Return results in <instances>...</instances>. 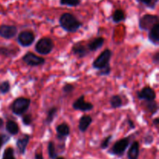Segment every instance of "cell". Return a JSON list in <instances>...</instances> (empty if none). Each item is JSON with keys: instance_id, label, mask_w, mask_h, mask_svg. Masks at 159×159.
<instances>
[{"instance_id": "7402d4cb", "label": "cell", "mask_w": 159, "mask_h": 159, "mask_svg": "<svg viewBox=\"0 0 159 159\" xmlns=\"http://www.w3.org/2000/svg\"><path fill=\"white\" fill-rule=\"evenodd\" d=\"M57 112H58V108L57 107H54V106L48 109V111H47L46 117H45L44 120V123L47 125H51V123L55 119Z\"/></svg>"}, {"instance_id": "52a82bcc", "label": "cell", "mask_w": 159, "mask_h": 159, "mask_svg": "<svg viewBox=\"0 0 159 159\" xmlns=\"http://www.w3.org/2000/svg\"><path fill=\"white\" fill-rule=\"evenodd\" d=\"M16 42L23 48H29L34 43L36 36L30 30H24L17 34Z\"/></svg>"}, {"instance_id": "5bb4252c", "label": "cell", "mask_w": 159, "mask_h": 159, "mask_svg": "<svg viewBox=\"0 0 159 159\" xmlns=\"http://www.w3.org/2000/svg\"><path fill=\"white\" fill-rule=\"evenodd\" d=\"M30 140V136L29 134H24L21 138H19L16 140V145L18 152L20 155H24L26 153V148H27L28 144Z\"/></svg>"}, {"instance_id": "d6a6232c", "label": "cell", "mask_w": 159, "mask_h": 159, "mask_svg": "<svg viewBox=\"0 0 159 159\" xmlns=\"http://www.w3.org/2000/svg\"><path fill=\"white\" fill-rule=\"evenodd\" d=\"M112 138H113V135H112V134L108 135L107 138H104V139L102 140V141L101 142V144H100L101 149H103V150H105V149L108 148V147H109V145H110V141H111Z\"/></svg>"}, {"instance_id": "83f0119b", "label": "cell", "mask_w": 159, "mask_h": 159, "mask_svg": "<svg viewBox=\"0 0 159 159\" xmlns=\"http://www.w3.org/2000/svg\"><path fill=\"white\" fill-rule=\"evenodd\" d=\"M11 85L9 81H3L0 83V93L2 95H6L10 92Z\"/></svg>"}, {"instance_id": "9c48e42d", "label": "cell", "mask_w": 159, "mask_h": 159, "mask_svg": "<svg viewBox=\"0 0 159 159\" xmlns=\"http://www.w3.org/2000/svg\"><path fill=\"white\" fill-rule=\"evenodd\" d=\"M71 54L75 56L78 58L81 59L86 57L89 54V51L88 50L86 43L83 40L77 41L71 47Z\"/></svg>"}, {"instance_id": "d4e9b609", "label": "cell", "mask_w": 159, "mask_h": 159, "mask_svg": "<svg viewBox=\"0 0 159 159\" xmlns=\"http://www.w3.org/2000/svg\"><path fill=\"white\" fill-rule=\"evenodd\" d=\"M159 0H136L137 2L150 9H155L158 5Z\"/></svg>"}, {"instance_id": "4dcf8cb0", "label": "cell", "mask_w": 159, "mask_h": 159, "mask_svg": "<svg viewBox=\"0 0 159 159\" xmlns=\"http://www.w3.org/2000/svg\"><path fill=\"white\" fill-rule=\"evenodd\" d=\"M22 123L24 126H30L33 123V116L31 113H24L22 115Z\"/></svg>"}, {"instance_id": "30bf717a", "label": "cell", "mask_w": 159, "mask_h": 159, "mask_svg": "<svg viewBox=\"0 0 159 159\" xmlns=\"http://www.w3.org/2000/svg\"><path fill=\"white\" fill-rule=\"evenodd\" d=\"M85 95H82L78 99H76L72 103V108L75 110H79L81 112H89L93 110L94 106L92 102H87L85 99Z\"/></svg>"}, {"instance_id": "2e32d148", "label": "cell", "mask_w": 159, "mask_h": 159, "mask_svg": "<svg viewBox=\"0 0 159 159\" xmlns=\"http://www.w3.org/2000/svg\"><path fill=\"white\" fill-rule=\"evenodd\" d=\"M93 117H92L90 115H82L79 120V125H78L79 130H80L82 133H85V132L88 130L89 127H90V125H91L92 123H93Z\"/></svg>"}, {"instance_id": "60d3db41", "label": "cell", "mask_w": 159, "mask_h": 159, "mask_svg": "<svg viewBox=\"0 0 159 159\" xmlns=\"http://www.w3.org/2000/svg\"><path fill=\"white\" fill-rule=\"evenodd\" d=\"M54 159H65V158H63V157H61V156H57Z\"/></svg>"}, {"instance_id": "ab89813d", "label": "cell", "mask_w": 159, "mask_h": 159, "mask_svg": "<svg viewBox=\"0 0 159 159\" xmlns=\"http://www.w3.org/2000/svg\"><path fill=\"white\" fill-rule=\"evenodd\" d=\"M3 124H4V120H3L2 118L0 117V128H1V127H2Z\"/></svg>"}, {"instance_id": "7a4b0ae2", "label": "cell", "mask_w": 159, "mask_h": 159, "mask_svg": "<svg viewBox=\"0 0 159 159\" xmlns=\"http://www.w3.org/2000/svg\"><path fill=\"white\" fill-rule=\"evenodd\" d=\"M30 104L31 99L30 98L20 96L12 101V102L9 106V109L14 115L17 116H21L29 110Z\"/></svg>"}, {"instance_id": "8fae6325", "label": "cell", "mask_w": 159, "mask_h": 159, "mask_svg": "<svg viewBox=\"0 0 159 159\" xmlns=\"http://www.w3.org/2000/svg\"><path fill=\"white\" fill-rule=\"evenodd\" d=\"M18 34V28L15 25H0V37L6 40L14 38Z\"/></svg>"}, {"instance_id": "484cf974", "label": "cell", "mask_w": 159, "mask_h": 159, "mask_svg": "<svg viewBox=\"0 0 159 159\" xmlns=\"http://www.w3.org/2000/svg\"><path fill=\"white\" fill-rule=\"evenodd\" d=\"M82 0H60L59 3L61 6H68V7H77L80 6Z\"/></svg>"}, {"instance_id": "603a6c76", "label": "cell", "mask_w": 159, "mask_h": 159, "mask_svg": "<svg viewBox=\"0 0 159 159\" xmlns=\"http://www.w3.org/2000/svg\"><path fill=\"white\" fill-rule=\"evenodd\" d=\"M111 18L113 23L117 24V23H121V22H124L127 18V16H126L125 12L123 9H116L112 14Z\"/></svg>"}, {"instance_id": "4316f807", "label": "cell", "mask_w": 159, "mask_h": 159, "mask_svg": "<svg viewBox=\"0 0 159 159\" xmlns=\"http://www.w3.org/2000/svg\"><path fill=\"white\" fill-rule=\"evenodd\" d=\"M48 156L51 159H54L57 156V153L56 152L55 144L53 141H49L48 144Z\"/></svg>"}, {"instance_id": "e575fe53", "label": "cell", "mask_w": 159, "mask_h": 159, "mask_svg": "<svg viewBox=\"0 0 159 159\" xmlns=\"http://www.w3.org/2000/svg\"><path fill=\"white\" fill-rule=\"evenodd\" d=\"M144 144L149 145V144H152L154 141V137L152 134H147L144 137Z\"/></svg>"}, {"instance_id": "d6986e66", "label": "cell", "mask_w": 159, "mask_h": 159, "mask_svg": "<svg viewBox=\"0 0 159 159\" xmlns=\"http://www.w3.org/2000/svg\"><path fill=\"white\" fill-rule=\"evenodd\" d=\"M140 155V144L138 141H134L130 144L127 152V158L138 159Z\"/></svg>"}, {"instance_id": "ac0fdd59", "label": "cell", "mask_w": 159, "mask_h": 159, "mask_svg": "<svg viewBox=\"0 0 159 159\" xmlns=\"http://www.w3.org/2000/svg\"><path fill=\"white\" fill-rule=\"evenodd\" d=\"M56 132H57V138L58 139H65L70 134L69 125L65 122L58 124L56 127Z\"/></svg>"}, {"instance_id": "f1b7e54d", "label": "cell", "mask_w": 159, "mask_h": 159, "mask_svg": "<svg viewBox=\"0 0 159 159\" xmlns=\"http://www.w3.org/2000/svg\"><path fill=\"white\" fill-rule=\"evenodd\" d=\"M75 85L71 83H68V82H66V83L64 84V85L62 86V92L65 93V95H70L74 92Z\"/></svg>"}, {"instance_id": "7c38bea8", "label": "cell", "mask_w": 159, "mask_h": 159, "mask_svg": "<svg viewBox=\"0 0 159 159\" xmlns=\"http://www.w3.org/2000/svg\"><path fill=\"white\" fill-rule=\"evenodd\" d=\"M137 97L139 100H155L157 97L155 89L149 85L143 87L141 90L137 92Z\"/></svg>"}, {"instance_id": "8992f818", "label": "cell", "mask_w": 159, "mask_h": 159, "mask_svg": "<svg viewBox=\"0 0 159 159\" xmlns=\"http://www.w3.org/2000/svg\"><path fill=\"white\" fill-rule=\"evenodd\" d=\"M159 23V18L157 15L144 14L138 20V26L142 31H148L154 25Z\"/></svg>"}, {"instance_id": "f546056e", "label": "cell", "mask_w": 159, "mask_h": 159, "mask_svg": "<svg viewBox=\"0 0 159 159\" xmlns=\"http://www.w3.org/2000/svg\"><path fill=\"white\" fill-rule=\"evenodd\" d=\"M2 159H16L14 155V149L12 147H8L4 151Z\"/></svg>"}, {"instance_id": "9a60e30c", "label": "cell", "mask_w": 159, "mask_h": 159, "mask_svg": "<svg viewBox=\"0 0 159 159\" xmlns=\"http://www.w3.org/2000/svg\"><path fill=\"white\" fill-rule=\"evenodd\" d=\"M148 39L152 44L155 46L159 45V23L154 25L148 30Z\"/></svg>"}, {"instance_id": "f35d334b", "label": "cell", "mask_w": 159, "mask_h": 159, "mask_svg": "<svg viewBox=\"0 0 159 159\" xmlns=\"http://www.w3.org/2000/svg\"><path fill=\"white\" fill-rule=\"evenodd\" d=\"M153 125L155 126L156 127H158L159 125V118L155 117V119H153Z\"/></svg>"}, {"instance_id": "d590c367", "label": "cell", "mask_w": 159, "mask_h": 159, "mask_svg": "<svg viewBox=\"0 0 159 159\" xmlns=\"http://www.w3.org/2000/svg\"><path fill=\"white\" fill-rule=\"evenodd\" d=\"M152 62L153 64H155V65H158L159 62V52L158 51H156L155 54L152 56Z\"/></svg>"}, {"instance_id": "277c9868", "label": "cell", "mask_w": 159, "mask_h": 159, "mask_svg": "<svg viewBox=\"0 0 159 159\" xmlns=\"http://www.w3.org/2000/svg\"><path fill=\"white\" fill-rule=\"evenodd\" d=\"M112 55H113V52L111 50L107 48L103 51H102L100 54L93 61L92 66L97 71L102 69L108 65H110Z\"/></svg>"}, {"instance_id": "8d00e7d4", "label": "cell", "mask_w": 159, "mask_h": 159, "mask_svg": "<svg viewBox=\"0 0 159 159\" xmlns=\"http://www.w3.org/2000/svg\"><path fill=\"white\" fill-rule=\"evenodd\" d=\"M127 125H128L129 128H130V129H135L136 126H135L134 122V121L132 120L131 119H127Z\"/></svg>"}, {"instance_id": "cb8c5ba5", "label": "cell", "mask_w": 159, "mask_h": 159, "mask_svg": "<svg viewBox=\"0 0 159 159\" xmlns=\"http://www.w3.org/2000/svg\"><path fill=\"white\" fill-rule=\"evenodd\" d=\"M110 105L112 109H119L121 108L124 105L123 99L120 95H113L110 99Z\"/></svg>"}, {"instance_id": "836d02e7", "label": "cell", "mask_w": 159, "mask_h": 159, "mask_svg": "<svg viewBox=\"0 0 159 159\" xmlns=\"http://www.w3.org/2000/svg\"><path fill=\"white\" fill-rule=\"evenodd\" d=\"M9 139H10V137L8 136V135L0 134V150L4 144L9 141Z\"/></svg>"}, {"instance_id": "3957f363", "label": "cell", "mask_w": 159, "mask_h": 159, "mask_svg": "<svg viewBox=\"0 0 159 159\" xmlns=\"http://www.w3.org/2000/svg\"><path fill=\"white\" fill-rule=\"evenodd\" d=\"M54 48V43L50 37H44L39 39L36 43L34 50L37 53L41 55H48L51 54Z\"/></svg>"}, {"instance_id": "4fadbf2b", "label": "cell", "mask_w": 159, "mask_h": 159, "mask_svg": "<svg viewBox=\"0 0 159 159\" xmlns=\"http://www.w3.org/2000/svg\"><path fill=\"white\" fill-rule=\"evenodd\" d=\"M105 43V39L102 37H95L86 43V46L89 52H95L100 49Z\"/></svg>"}, {"instance_id": "6da1fadb", "label": "cell", "mask_w": 159, "mask_h": 159, "mask_svg": "<svg viewBox=\"0 0 159 159\" xmlns=\"http://www.w3.org/2000/svg\"><path fill=\"white\" fill-rule=\"evenodd\" d=\"M59 25L65 31L68 33H76L83 26L77 17L70 12H65L59 17Z\"/></svg>"}, {"instance_id": "ba28073f", "label": "cell", "mask_w": 159, "mask_h": 159, "mask_svg": "<svg viewBox=\"0 0 159 159\" xmlns=\"http://www.w3.org/2000/svg\"><path fill=\"white\" fill-rule=\"evenodd\" d=\"M22 61L30 67L42 66L45 64L46 60L44 57L38 56L31 51H28L22 57Z\"/></svg>"}, {"instance_id": "74e56055", "label": "cell", "mask_w": 159, "mask_h": 159, "mask_svg": "<svg viewBox=\"0 0 159 159\" xmlns=\"http://www.w3.org/2000/svg\"><path fill=\"white\" fill-rule=\"evenodd\" d=\"M34 159H44L43 158V154L40 152V153H36L34 155Z\"/></svg>"}, {"instance_id": "5b68a950", "label": "cell", "mask_w": 159, "mask_h": 159, "mask_svg": "<svg viewBox=\"0 0 159 159\" xmlns=\"http://www.w3.org/2000/svg\"><path fill=\"white\" fill-rule=\"evenodd\" d=\"M130 138H131V136L125 137V138H123L121 139L116 141L113 144L111 149L109 151V153L110 155H115V156H123L124 155V153H125L126 150L127 149V148L130 145Z\"/></svg>"}, {"instance_id": "44dd1931", "label": "cell", "mask_w": 159, "mask_h": 159, "mask_svg": "<svg viewBox=\"0 0 159 159\" xmlns=\"http://www.w3.org/2000/svg\"><path fill=\"white\" fill-rule=\"evenodd\" d=\"M6 130L10 136H15L20 132V127L15 120H8L6 123Z\"/></svg>"}, {"instance_id": "1f68e13d", "label": "cell", "mask_w": 159, "mask_h": 159, "mask_svg": "<svg viewBox=\"0 0 159 159\" xmlns=\"http://www.w3.org/2000/svg\"><path fill=\"white\" fill-rule=\"evenodd\" d=\"M111 66H110V65H108L107 66H106L105 68H102V69L97 71L96 75H97L98 76H108L110 75V73H111Z\"/></svg>"}, {"instance_id": "ffe728a7", "label": "cell", "mask_w": 159, "mask_h": 159, "mask_svg": "<svg viewBox=\"0 0 159 159\" xmlns=\"http://www.w3.org/2000/svg\"><path fill=\"white\" fill-rule=\"evenodd\" d=\"M18 48H10V47H0V55L6 57H14L20 53Z\"/></svg>"}, {"instance_id": "e0dca14e", "label": "cell", "mask_w": 159, "mask_h": 159, "mask_svg": "<svg viewBox=\"0 0 159 159\" xmlns=\"http://www.w3.org/2000/svg\"><path fill=\"white\" fill-rule=\"evenodd\" d=\"M141 106L152 116L156 114L158 111V105L156 100H142Z\"/></svg>"}]
</instances>
